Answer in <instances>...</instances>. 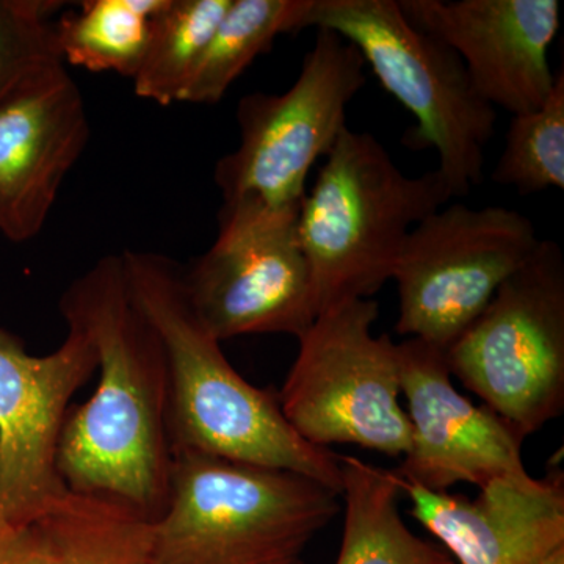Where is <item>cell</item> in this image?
Returning <instances> with one entry per match:
<instances>
[{"label": "cell", "mask_w": 564, "mask_h": 564, "mask_svg": "<svg viewBox=\"0 0 564 564\" xmlns=\"http://www.w3.org/2000/svg\"><path fill=\"white\" fill-rule=\"evenodd\" d=\"M98 356V384L70 404L57 473L70 492L117 500L155 522L169 502L173 447L170 380L161 337L132 302L121 254L99 259L61 300Z\"/></svg>", "instance_id": "obj_1"}, {"label": "cell", "mask_w": 564, "mask_h": 564, "mask_svg": "<svg viewBox=\"0 0 564 564\" xmlns=\"http://www.w3.org/2000/svg\"><path fill=\"white\" fill-rule=\"evenodd\" d=\"M132 302L161 337L170 380L174 452H198L289 470L340 496V455L306 443L282 414L278 393L256 388L234 369L221 343L193 313L182 269L162 254L121 252Z\"/></svg>", "instance_id": "obj_2"}, {"label": "cell", "mask_w": 564, "mask_h": 564, "mask_svg": "<svg viewBox=\"0 0 564 564\" xmlns=\"http://www.w3.org/2000/svg\"><path fill=\"white\" fill-rule=\"evenodd\" d=\"M452 198L437 170L406 176L377 137L347 126L299 212L317 315L373 299L391 281L408 234Z\"/></svg>", "instance_id": "obj_3"}, {"label": "cell", "mask_w": 564, "mask_h": 564, "mask_svg": "<svg viewBox=\"0 0 564 564\" xmlns=\"http://www.w3.org/2000/svg\"><path fill=\"white\" fill-rule=\"evenodd\" d=\"M339 497L289 470L174 452L155 563L291 564L339 513Z\"/></svg>", "instance_id": "obj_4"}, {"label": "cell", "mask_w": 564, "mask_h": 564, "mask_svg": "<svg viewBox=\"0 0 564 564\" xmlns=\"http://www.w3.org/2000/svg\"><path fill=\"white\" fill-rule=\"evenodd\" d=\"M306 25L337 33L358 50L414 117L404 147L436 151L452 196L481 184L497 110L475 90L462 58L415 28L399 0H313Z\"/></svg>", "instance_id": "obj_5"}, {"label": "cell", "mask_w": 564, "mask_h": 564, "mask_svg": "<svg viewBox=\"0 0 564 564\" xmlns=\"http://www.w3.org/2000/svg\"><path fill=\"white\" fill-rule=\"evenodd\" d=\"M358 50L326 29L288 91L250 93L237 106L239 147L215 165L223 209L300 210L318 159L347 128V109L366 84Z\"/></svg>", "instance_id": "obj_6"}, {"label": "cell", "mask_w": 564, "mask_h": 564, "mask_svg": "<svg viewBox=\"0 0 564 564\" xmlns=\"http://www.w3.org/2000/svg\"><path fill=\"white\" fill-rule=\"evenodd\" d=\"M445 352L452 377L522 440L564 411V258L540 240Z\"/></svg>", "instance_id": "obj_7"}, {"label": "cell", "mask_w": 564, "mask_h": 564, "mask_svg": "<svg viewBox=\"0 0 564 564\" xmlns=\"http://www.w3.org/2000/svg\"><path fill=\"white\" fill-rule=\"evenodd\" d=\"M378 314L373 299L337 304L299 337L278 402L306 443L358 445L392 458L410 452L397 344L375 336Z\"/></svg>", "instance_id": "obj_8"}, {"label": "cell", "mask_w": 564, "mask_h": 564, "mask_svg": "<svg viewBox=\"0 0 564 564\" xmlns=\"http://www.w3.org/2000/svg\"><path fill=\"white\" fill-rule=\"evenodd\" d=\"M521 212L455 203L414 226L393 267L397 333L447 350L540 243Z\"/></svg>", "instance_id": "obj_9"}, {"label": "cell", "mask_w": 564, "mask_h": 564, "mask_svg": "<svg viewBox=\"0 0 564 564\" xmlns=\"http://www.w3.org/2000/svg\"><path fill=\"white\" fill-rule=\"evenodd\" d=\"M299 212L221 209L217 239L182 269L193 313L218 343L251 334L299 339L313 325L317 311Z\"/></svg>", "instance_id": "obj_10"}, {"label": "cell", "mask_w": 564, "mask_h": 564, "mask_svg": "<svg viewBox=\"0 0 564 564\" xmlns=\"http://www.w3.org/2000/svg\"><path fill=\"white\" fill-rule=\"evenodd\" d=\"M50 355L25 350L0 328V518L29 524L68 491L57 451L70 399L96 373L98 356L79 326Z\"/></svg>", "instance_id": "obj_11"}, {"label": "cell", "mask_w": 564, "mask_h": 564, "mask_svg": "<svg viewBox=\"0 0 564 564\" xmlns=\"http://www.w3.org/2000/svg\"><path fill=\"white\" fill-rule=\"evenodd\" d=\"M400 386L411 423L410 452L393 473L434 492L469 484L478 489L527 473L524 440L484 406L455 388L445 352L432 344H397Z\"/></svg>", "instance_id": "obj_12"}, {"label": "cell", "mask_w": 564, "mask_h": 564, "mask_svg": "<svg viewBox=\"0 0 564 564\" xmlns=\"http://www.w3.org/2000/svg\"><path fill=\"white\" fill-rule=\"evenodd\" d=\"M404 17L462 58L475 90L511 115L543 106L556 74L549 51L562 25L556 0H399Z\"/></svg>", "instance_id": "obj_13"}, {"label": "cell", "mask_w": 564, "mask_h": 564, "mask_svg": "<svg viewBox=\"0 0 564 564\" xmlns=\"http://www.w3.org/2000/svg\"><path fill=\"white\" fill-rule=\"evenodd\" d=\"M79 85L55 63L0 102V234L14 243L39 236L88 140Z\"/></svg>", "instance_id": "obj_14"}, {"label": "cell", "mask_w": 564, "mask_h": 564, "mask_svg": "<svg viewBox=\"0 0 564 564\" xmlns=\"http://www.w3.org/2000/svg\"><path fill=\"white\" fill-rule=\"evenodd\" d=\"M393 477L411 516L455 564H564L562 470L497 478L474 499Z\"/></svg>", "instance_id": "obj_15"}, {"label": "cell", "mask_w": 564, "mask_h": 564, "mask_svg": "<svg viewBox=\"0 0 564 564\" xmlns=\"http://www.w3.org/2000/svg\"><path fill=\"white\" fill-rule=\"evenodd\" d=\"M340 470L345 518L336 564H455L403 521L392 470L343 455Z\"/></svg>", "instance_id": "obj_16"}, {"label": "cell", "mask_w": 564, "mask_h": 564, "mask_svg": "<svg viewBox=\"0 0 564 564\" xmlns=\"http://www.w3.org/2000/svg\"><path fill=\"white\" fill-rule=\"evenodd\" d=\"M35 522L51 564H158L154 522L117 500L66 491Z\"/></svg>", "instance_id": "obj_17"}, {"label": "cell", "mask_w": 564, "mask_h": 564, "mask_svg": "<svg viewBox=\"0 0 564 564\" xmlns=\"http://www.w3.org/2000/svg\"><path fill=\"white\" fill-rule=\"evenodd\" d=\"M313 0H232L181 102L215 104L284 33L307 29Z\"/></svg>", "instance_id": "obj_18"}, {"label": "cell", "mask_w": 564, "mask_h": 564, "mask_svg": "<svg viewBox=\"0 0 564 564\" xmlns=\"http://www.w3.org/2000/svg\"><path fill=\"white\" fill-rule=\"evenodd\" d=\"M165 0H85L55 22L65 65L91 73L135 76L150 43L151 25Z\"/></svg>", "instance_id": "obj_19"}, {"label": "cell", "mask_w": 564, "mask_h": 564, "mask_svg": "<svg viewBox=\"0 0 564 564\" xmlns=\"http://www.w3.org/2000/svg\"><path fill=\"white\" fill-rule=\"evenodd\" d=\"M232 0H165L152 20L150 43L133 76L141 99L181 102L214 32Z\"/></svg>", "instance_id": "obj_20"}, {"label": "cell", "mask_w": 564, "mask_h": 564, "mask_svg": "<svg viewBox=\"0 0 564 564\" xmlns=\"http://www.w3.org/2000/svg\"><path fill=\"white\" fill-rule=\"evenodd\" d=\"M492 181L521 195L564 188V73L543 106L513 115Z\"/></svg>", "instance_id": "obj_21"}, {"label": "cell", "mask_w": 564, "mask_h": 564, "mask_svg": "<svg viewBox=\"0 0 564 564\" xmlns=\"http://www.w3.org/2000/svg\"><path fill=\"white\" fill-rule=\"evenodd\" d=\"M55 0H0V102L41 69L63 63L55 39Z\"/></svg>", "instance_id": "obj_22"}, {"label": "cell", "mask_w": 564, "mask_h": 564, "mask_svg": "<svg viewBox=\"0 0 564 564\" xmlns=\"http://www.w3.org/2000/svg\"><path fill=\"white\" fill-rule=\"evenodd\" d=\"M0 564H51L46 541L36 522L21 524L0 518Z\"/></svg>", "instance_id": "obj_23"}, {"label": "cell", "mask_w": 564, "mask_h": 564, "mask_svg": "<svg viewBox=\"0 0 564 564\" xmlns=\"http://www.w3.org/2000/svg\"><path fill=\"white\" fill-rule=\"evenodd\" d=\"M291 564H307V563H304L303 560H296V562H293Z\"/></svg>", "instance_id": "obj_24"}]
</instances>
